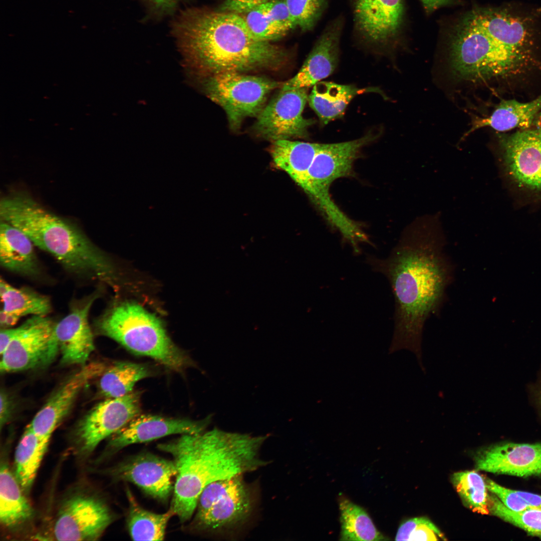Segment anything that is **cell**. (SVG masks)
<instances>
[{
    "label": "cell",
    "mask_w": 541,
    "mask_h": 541,
    "mask_svg": "<svg viewBox=\"0 0 541 541\" xmlns=\"http://www.w3.org/2000/svg\"><path fill=\"white\" fill-rule=\"evenodd\" d=\"M438 217H422L405 230L389 256H368L366 262L388 279L395 299L392 349H407L422 371V339L426 321L438 314L452 283L454 267L444 251Z\"/></svg>",
    "instance_id": "obj_1"
},
{
    "label": "cell",
    "mask_w": 541,
    "mask_h": 541,
    "mask_svg": "<svg viewBox=\"0 0 541 541\" xmlns=\"http://www.w3.org/2000/svg\"><path fill=\"white\" fill-rule=\"evenodd\" d=\"M173 32L187 72L211 76L277 67L285 53L255 38L240 14L207 9L185 11Z\"/></svg>",
    "instance_id": "obj_2"
},
{
    "label": "cell",
    "mask_w": 541,
    "mask_h": 541,
    "mask_svg": "<svg viewBox=\"0 0 541 541\" xmlns=\"http://www.w3.org/2000/svg\"><path fill=\"white\" fill-rule=\"evenodd\" d=\"M268 437L214 428L159 444L158 449L172 456L176 469L170 508L180 521L191 518L201 492L210 483L265 466L268 462L260 453Z\"/></svg>",
    "instance_id": "obj_3"
},
{
    "label": "cell",
    "mask_w": 541,
    "mask_h": 541,
    "mask_svg": "<svg viewBox=\"0 0 541 541\" xmlns=\"http://www.w3.org/2000/svg\"><path fill=\"white\" fill-rule=\"evenodd\" d=\"M1 220L18 228L40 249L51 254L68 272L114 287L112 261L75 224L48 210L24 192L4 197Z\"/></svg>",
    "instance_id": "obj_4"
},
{
    "label": "cell",
    "mask_w": 541,
    "mask_h": 541,
    "mask_svg": "<svg viewBox=\"0 0 541 541\" xmlns=\"http://www.w3.org/2000/svg\"><path fill=\"white\" fill-rule=\"evenodd\" d=\"M450 65L459 79L471 82L524 73L534 61L531 53L505 45L491 36L472 11L457 22L448 43Z\"/></svg>",
    "instance_id": "obj_5"
},
{
    "label": "cell",
    "mask_w": 541,
    "mask_h": 541,
    "mask_svg": "<svg viewBox=\"0 0 541 541\" xmlns=\"http://www.w3.org/2000/svg\"><path fill=\"white\" fill-rule=\"evenodd\" d=\"M95 326L98 333L131 353L151 358L172 370L181 372L193 365L171 340L160 319L136 303L113 305L95 321Z\"/></svg>",
    "instance_id": "obj_6"
},
{
    "label": "cell",
    "mask_w": 541,
    "mask_h": 541,
    "mask_svg": "<svg viewBox=\"0 0 541 541\" xmlns=\"http://www.w3.org/2000/svg\"><path fill=\"white\" fill-rule=\"evenodd\" d=\"M252 506V493L242 475L218 480L201 492L193 525L204 531L231 528L248 518Z\"/></svg>",
    "instance_id": "obj_7"
},
{
    "label": "cell",
    "mask_w": 541,
    "mask_h": 541,
    "mask_svg": "<svg viewBox=\"0 0 541 541\" xmlns=\"http://www.w3.org/2000/svg\"><path fill=\"white\" fill-rule=\"evenodd\" d=\"M280 84L267 78L224 72L209 76L204 88L207 96L225 111L231 128H238L246 117L258 115L268 94Z\"/></svg>",
    "instance_id": "obj_8"
},
{
    "label": "cell",
    "mask_w": 541,
    "mask_h": 541,
    "mask_svg": "<svg viewBox=\"0 0 541 541\" xmlns=\"http://www.w3.org/2000/svg\"><path fill=\"white\" fill-rule=\"evenodd\" d=\"M378 135L369 132L358 139L336 143L321 144L309 169L303 188L322 213L333 210L336 204L330 194L336 180L351 174L360 150Z\"/></svg>",
    "instance_id": "obj_9"
},
{
    "label": "cell",
    "mask_w": 541,
    "mask_h": 541,
    "mask_svg": "<svg viewBox=\"0 0 541 541\" xmlns=\"http://www.w3.org/2000/svg\"><path fill=\"white\" fill-rule=\"evenodd\" d=\"M114 516L105 501L90 491L78 490L61 502L53 532L58 540H95L112 523Z\"/></svg>",
    "instance_id": "obj_10"
},
{
    "label": "cell",
    "mask_w": 541,
    "mask_h": 541,
    "mask_svg": "<svg viewBox=\"0 0 541 541\" xmlns=\"http://www.w3.org/2000/svg\"><path fill=\"white\" fill-rule=\"evenodd\" d=\"M55 324L46 316H32L1 354V371L15 372L45 367L59 352Z\"/></svg>",
    "instance_id": "obj_11"
},
{
    "label": "cell",
    "mask_w": 541,
    "mask_h": 541,
    "mask_svg": "<svg viewBox=\"0 0 541 541\" xmlns=\"http://www.w3.org/2000/svg\"><path fill=\"white\" fill-rule=\"evenodd\" d=\"M140 393L107 398L93 407L77 425L74 450L80 457L90 455L104 439L117 432L141 410Z\"/></svg>",
    "instance_id": "obj_12"
},
{
    "label": "cell",
    "mask_w": 541,
    "mask_h": 541,
    "mask_svg": "<svg viewBox=\"0 0 541 541\" xmlns=\"http://www.w3.org/2000/svg\"><path fill=\"white\" fill-rule=\"evenodd\" d=\"M354 30L366 45L384 48L396 41L404 18L403 0H350Z\"/></svg>",
    "instance_id": "obj_13"
},
{
    "label": "cell",
    "mask_w": 541,
    "mask_h": 541,
    "mask_svg": "<svg viewBox=\"0 0 541 541\" xmlns=\"http://www.w3.org/2000/svg\"><path fill=\"white\" fill-rule=\"evenodd\" d=\"M307 88L281 90L257 115L254 125L255 132L274 141L291 138H306L312 119L303 116L308 100Z\"/></svg>",
    "instance_id": "obj_14"
},
{
    "label": "cell",
    "mask_w": 541,
    "mask_h": 541,
    "mask_svg": "<svg viewBox=\"0 0 541 541\" xmlns=\"http://www.w3.org/2000/svg\"><path fill=\"white\" fill-rule=\"evenodd\" d=\"M109 473L115 479L132 483L149 496L165 502L173 490L176 469L173 460L146 452L120 462Z\"/></svg>",
    "instance_id": "obj_15"
},
{
    "label": "cell",
    "mask_w": 541,
    "mask_h": 541,
    "mask_svg": "<svg viewBox=\"0 0 541 541\" xmlns=\"http://www.w3.org/2000/svg\"><path fill=\"white\" fill-rule=\"evenodd\" d=\"M211 418L208 416L195 421L139 414L110 437L105 454L116 453L128 445L151 441L170 435L203 432Z\"/></svg>",
    "instance_id": "obj_16"
},
{
    "label": "cell",
    "mask_w": 541,
    "mask_h": 541,
    "mask_svg": "<svg viewBox=\"0 0 541 541\" xmlns=\"http://www.w3.org/2000/svg\"><path fill=\"white\" fill-rule=\"evenodd\" d=\"M99 362L82 366L53 393L28 425L41 439L50 441L56 428L67 415L80 392L106 369Z\"/></svg>",
    "instance_id": "obj_17"
},
{
    "label": "cell",
    "mask_w": 541,
    "mask_h": 541,
    "mask_svg": "<svg viewBox=\"0 0 541 541\" xmlns=\"http://www.w3.org/2000/svg\"><path fill=\"white\" fill-rule=\"evenodd\" d=\"M477 470L519 477L541 475V442H504L481 448L474 456Z\"/></svg>",
    "instance_id": "obj_18"
},
{
    "label": "cell",
    "mask_w": 541,
    "mask_h": 541,
    "mask_svg": "<svg viewBox=\"0 0 541 541\" xmlns=\"http://www.w3.org/2000/svg\"><path fill=\"white\" fill-rule=\"evenodd\" d=\"M506 166L521 186L541 190V125L518 131L503 140Z\"/></svg>",
    "instance_id": "obj_19"
},
{
    "label": "cell",
    "mask_w": 541,
    "mask_h": 541,
    "mask_svg": "<svg viewBox=\"0 0 541 541\" xmlns=\"http://www.w3.org/2000/svg\"><path fill=\"white\" fill-rule=\"evenodd\" d=\"M343 27L342 17L327 25L300 71L282 85V91L313 87L334 72L338 62Z\"/></svg>",
    "instance_id": "obj_20"
},
{
    "label": "cell",
    "mask_w": 541,
    "mask_h": 541,
    "mask_svg": "<svg viewBox=\"0 0 541 541\" xmlns=\"http://www.w3.org/2000/svg\"><path fill=\"white\" fill-rule=\"evenodd\" d=\"M97 298L92 295L72 307L69 314L57 324L54 332L64 365L86 364L95 349L88 317Z\"/></svg>",
    "instance_id": "obj_21"
},
{
    "label": "cell",
    "mask_w": 541,
    "mask_h": 541,
    "mask_svg": "<svg viewBox=\"0 0 541 541\" xmlns=\"http://www.w3.org/2000/svg\"><path fill=\"white\" fill-rule=\"evenodd\" d=\"M472 11L487 32L500 42L532 52L533 33L522 18L499 8H477Z\"/></svg>",
    "instance_id": "obj_22"
},
{
    "label": "cell",
    "mask_w": 541,
    "mask_h": 541,
    "mask_svg": "<svg viewBox=\"0 0 541 541\" xmlns=\"http://www.w3.org/2000/svg\"><path fill=\"white\" fill-rule=\"evenodd\" d=\"M34 245L21 230L1 220L0 263L4 268L26 277L39 276L41 268Z\"/></svg>",
    "instance_id": "obj_23"
},
{
    "label": "cell",
    "mask_w": 541,
    "mask_h": 541,
    "mask_svg": "<svg viewBox=\"0 0 541 541\" xmlns=\"http://www.w3.org/2000/svg\"><path fill=\"white\" fill-rule=\"evenodd\" d=\"M8 463L2 461L0 471V522L11 532L28 527L35 516L34 510L25 495Z\"/></svg>",
    "instance_id": "obj_24"
},
{
    "label": "cell",
    "mask_w": 541,
    "mask_h": 541,
    "mask_svg": "<svg viewBox=\"0 0 541 541\" xmlns=\"http://www.w3.org/2000/svg\"><path fill=\"white\" fill-rule=\"evenodd\" d=\"M0 296L1 329L14 326L23 317L46 316L52 311V304L47 296L28 288L15 287L2 279Z\"/></svg>",
    "instance_id": "obj_25"
},
{
    "label": "cell",
    "mask_w": 541,
    "mask_h": 541,
    "mask_svg": "<svg viewBox=\"0 0 541 541\" xmlns=\"http://www.w3.org/2000/svg\"><path fill=\"white\" fill-rule=\"evenodd\" d=\"M370 92L382 93L376 88H360L353 85L321 81L313 86L308 101L321 124L326 125L342 117L355 97Z\"/></svg>",
    "instance_id": "obj_26"
},
{
    "label": "cell",
    "mask_w": 541,
    "mask_h": 541,
    "mask_svg": "<svg viewBox=\"0 0 541 541\" xmlns=\"http://www.w3.org/2000/svg\"><path fill=\"white\" fill-rule=\"evenodd\" d=\"M541 110V95L527 102L515 100H503L488 116L475 117L471 127L463 136L484 127H490L497 131L504 132L515 128L525 129L529 128L537 114Z\"/></svg>",
    "instance_id": "obj_27"
},
{
    "label": "cell",
    "mask_w": 541,
    "mask_h": 541,
    "mask_svg": "<svg viewBox=\"0 0 541 541\" xmlns=\"http://www.w3.org/2000/svg\"><path fill=\"white\" fill-rule=\"evenodd\" d=\"M321 144L288 139L274 141L271 155L276 167L286 172L302 189L309 169Z\"/></svg>",
    "instance_id": "obj_28"
},
{
    "label": "cell",
    "mask_w": 541,
    "mask_h": 541,
    "mask_svg": "<svg viewBox=\"0 0 541 541\" xmlns=\"http://www.w3.org/2000/svg\"><path fill=\"white\" fill-rule=\"evenodd\" d=\"M49 443L39 437L28 425L17 445L14 474L25 493L32 488Z\"/></svg>",
    "instance_id": "obj_29"
},
{
    "label": "cell",
    "mask_w": 541,
    "mask_h": 541,
    "mask_svg": "<svg viewBox=\"0 0 541 541\" xmlns=\"http://www.w3.org/2000/svg\"><path fill=\"white\" fill-rule=\"evenodd\" d=\"M129 503L127 525L129 534L134 540H162L167 523L175 515L169 509L163 513H156L143 508L131 492L127 489Z\"/></svg>",
    "instance_id": "obj_30"
},
{
    "label": "cell",
    "mask_w": 541,
    "mask_h": 541,
    "mask_svg": "<svg viewBox=\"0 0 541 541\" xmlns=\"http://www.w3.org/2000/svg\"><path fill=\"white\" fill-rule=\"evenodd\" d=\"M338 503L341 528L340 540H386L364 508L342 494L339 496Z\"/></svg>",
    "instance_id": "obj_31"
},
{
    "label": "cell",
    "mask_w": 541,
    "mask_h": 541,
    "mask_svg": "<svg viewBox=\"0 0 541 541\" xmlns=\"http://www.w3.org/2000/svg\"><path fill=\"white\" fill-rule=\"evenodd\" d=\"M151 373L146 365L130 362H116L106 368L100 376L99 389L106 398L121 397L133 391L135 384L149 376Z\"/></svg>",
    "instance_id": "obj_32"
},
{
    "label": "cell",
    "mask_w": 541,
    "mask_h": 541,
    "mask_svg": "<svg viewBox=\"0 0 541 541\" xmlns=\"http://www.w3.org/2000/svg\"><path fill=\"white\" fill-rule=\"evenodd\" d=\"M452 481L463 503L472 511L489 513L485 478L474 470L455 473Z\"/></svg>",
    "instance_id": "obj_33"
},
{
    "label": "cell",
    "mask_w": 541,
    "mask_h": 541,
    "mask_svg": "<svg viewBox=\"0 0 541 541\" xmlns=\"http://www.w3.org/2000/svg\"><path fill=\"white\" fill-rule=\"evenodd\" d=\"M488 506L489 513L541 537V509L529 508L513 511L506 507L494 494H488Z\"/></svg>",
    "instance_id": "obj_34"
},
{
    "label": "cell",
    "mask_w": 541,
    "mask_h": 541,
    "mask_svg": "<svg viewBox=\"0 0 541 541\" xmlns=\"http://www.w3.org/2000/svg\"><path fill=\"white\" fill-rule=\"evenodd\" d=\"M248 29L256 39L270 42L282 38L289 32L272 19L265 12L262 5L250 11L240 14Z\"/></svg>",
    "instance_id": "obj_35"
},
{
    "label": "cell",
    "mask_w": 541,
    "mask_h": 541,
    "mask_svg": "<svg viewBox=\"0 0 541 541\" xmlns=\"http://www.w3.org/2000/svg\"><path fill=\"white\" fill-rule=\"evenodd\" d=\"M296 27L312 30L324 13L329 0H286Z\"/></svg>",
    "instance_id": "obj_36"
},
{
    "label": "cell",
    "mask_w": 541,
    "mask_h": 541,
    "mask_svg": "<svg viewBox=\"0 0 541 541\" xmlns=\"http://www.w3.org/2000/svg\"><path fill=\"white\" fill-rule=\"evenodd\" d=\"M445 540L443 534L428 518L414 517L403 522L398 528L396 540Z\"/></svg>",
    "instance_id": "obj_37"
},
{
    "label": "cell",
    "mask_w": 541,
    "mask_h": 541,
    "mask_svg": "<svg viewBox=\"0 0 541 541\" xmlns=\"http://www.w3.org/2000/svg\"><path fill=\"white\" fill-rule=\"evenodd\" d=\"M485 482L487 489L510 510L519 511L530 508L516 490L502 486L488 478L485 479Z\"/></svg>",
    "instance_id": "obj_38"
},
{
    "label": "cell",
    "mask_w": 541,
    "mask_h": 541,
    "mask_svg": "<svg viewBox=\"0 0 541 541\" xmlns=\"http://www.w3.org/2000/svg\"><path fill=\"white\" fill-rule=\"evenodd\" d=\"M269 1L270 0H224L221 10L242 14Z\"/></svg>",
    "instance_id": "obj_39"
},
{
    "label": "cell",
    "mask_w": 541,
    "mask_h": 541,
    "mask_svg": "<svg viewBox=\"0 0 541 541\" xmlns=\"http://www.w3.org/2000/svg\"><path fill=\"white\" fill-rule=\"evenodd\" d=\"M11 414V403L8 395L4 391L1 392V426L5 425L8 421Z\"/></svg>",
    "instance_id": "obj_40"
},
{
    "label": "cell",
    "mask_w": 541,
    "mask_h": 541,
    "mask_svg": "<svg viewBox=\"0 0 541 541\" xmlns=\"http://www.w3.org/2000/svg\"><path fill=\"white\" fill-rule=\"evenodd\" d=\"M516 492L530 508L541 509V495L522 491Z\"/></svg>",
    "instance_id": "obj_41"
},
{
    "label": "cell",
    "mask_w": 541,
    "mask_h": 541,
    "mask_svg": "<svg viewBox=\"0 0 541 541\" xmlns=\"http://www.w3.org/2000/svg\"><path fill=\"white\" fill-rule=\"evenodd\" d=\"M428 13H431L443 7L452 4L453 0H420Z\"/></svg>",
    "instance_id": "obj_42"
},
{
    "label": "cell",
    "mask_w": 541,
    "mask_h": 541,
    "mask_svg": "<svg viewBox=\"0 0 541 541\" xmlns=\"http://www.w3.org/2000/svg\"><path fill=\"white\" fill-rule=\"evenodd\" d=\"M156 6L160 8L168 7L175 0H150Z\"/></svg>",
    "instance_id": "obj_43"
},
{
    "label": "cell",
    "mask_w": 541,
    "mask_h": 541,
    "mask_svg": "<svg viewBox=\"0 0 541 541\" xmlns=\"http://www.w3.org/2000/svg\"><path fill=\"white\" fill-rule=\"evenodd\" d=\"M539 401H540V407H541V391L540 392Z\"/></svg>",
    "instance_id": "obj_44"
}]
</instances>
